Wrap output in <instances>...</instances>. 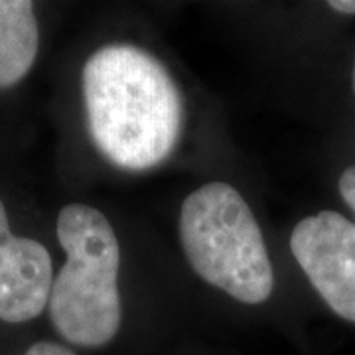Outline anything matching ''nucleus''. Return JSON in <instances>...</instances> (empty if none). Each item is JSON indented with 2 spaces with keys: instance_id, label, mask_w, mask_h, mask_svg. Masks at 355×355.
I'll return each mask as SVG.
<instances>
[{
  "instance_id": "f257e3e1",
  "label": "nucleus",
  "mask_w": 355,
  "mask_h": 355,
  "mask_svg": "<svg viewBox=\"0 0 355 355\" xmlns=\"http://www.w3.org/2000/svg\"><path fill=\"white\" fill-rule=\"evenodd\" d=\"M87 137L105 164L123 174H148L180 148L188 105L176 76L150 48L111 40L81 67Z\"/></svg>"
},
{
  "instance_id": "f03ea898",
  "label": "nucleus",
  "mask_w": 355,
  "mask_h": 355,
  "mask_svg": "<svg viewBox=\"0 0 355 355\" xmlns=\"http://www.w3.org/2000/svg\"><path fill=\"white\" fill-rule=\"evenodd\" d=\"M55 235L65 263L53 277L48 312L65 345L103 352L123 338V247L111 219L89 203L60 209Z\"/></svg>"
},
{
  "instance_id": "7ed1b4c3",
  "label": "nucleus",
  "mask_w": 355,
  "mask_h": 355,
  "mask_svg": "<svg viewBox=\"0 0 355 355\" xmlns=\"http://www.w3.org/2000/svg\"><path fill=\"white\" fill-rule=\"evenodd\" d=\"M178 241L200 279L243 306H261L275 292L265 233L247 198L223 180L205 182L182 200Z\"/></svg>"
},
{
  "instance_id": "20e7f679",
  "label": "nucleus",
  "mask_w": 355,
  "mask_h": 355,
  "mask_svg": "<svg viewBox=\"0 0 355 355\" xmlns=\"http://www.w3.org/2000/svg\"><path fill=\"white\" fill-rule=\"evenodd\" d=\"M291 253L312 288L336 316L355 324V223L338 211L302 217L291 233Z\"/></svg>"
},
{
  "instance_id": "39448f33",
  "label": "nucleus",
  "mask_w": 355,
  "mask_h": 355,
  "mask_svg": "<svg viewBox=\"0 0 355 355\" xmlns=\"http://www.w3.org/2000/svg\"><path fill=\"white\" fill-rule=\"evenodd\" d=\"M53 277L50 251L36 239L14 233L0 200V322L36 320L48 308Z\"/></svg>"
},
{
  "instance_id": "423d86ee",
  "label": "nucleus",
  "mask_w": 355,
  "mask_h": 355,
  "mask_svg": "<svg viewBox=\"0 0 355 355\" xmlns=\"http://www.w3.org/2000/svg\"><path fill=\"white\" fill-rule=\"evenodd\" d=\"M40 51V26L28 0H0V89L20 83Z\"/></svg>"
},
{
  "instance_id": "0eeeda50",
  "label": "nucleus",
  "mask_w": 355,
  "mask_h": 355,
  "mask_svg": "<svg viewBox=\"0 0 355 355\" xmlns=\"http://www.w3.org/2000/svg\"><path fill=\"white\" fill-rule=\"evenodd\" d=\"M20 355H79L77 349L65 345L64 342H51V340H40L28 345Z\"/></svg>"
},
{
  "instance_id": "6e6552de",
  "label": "nucleus",
  "mask_w": 355,
  "mask_h": 355,
  "mask_svg": "<svg viewBox=\"0 0 355 355\" xmlns=\"http://www.w3.org/2000/svg\"><path fill=\"white\" fill-rule=\"evenodd\" d=\"M338 188H340L343 203L354 211L355 216V166H349L343 170L340 182H338Z\"/></svg>"
},
{
  "instance_id": "1a4fd4ad",
  "label": "nucleus",
  "mask_w": 355,
  "mask_h": 355,
  "mask_svg": "<svg viewBox=\"0 0 355 355\" xmlns=\"http://www.w3.org/2000/svg\"><path fill=\"white\" fill-rule=\"evenodd\" d=\"M328 8L343 16H355V0H331L328 2Z\"/></svg>"
},
{
  "instance_id": "9d476101",
  "label": "nucleus",
  "mask_w": 355,
  "mask_h": 355,
  "mask_svg": "<svg viewBox=\"0 0 355 355\" xmlns=\"http://www.w3.org/2000/svg\"><path fill=\"white\" fill-rule=\"evenodd\" d=\"M352 87H354V97H355V58H354V69H352Z\"/></svg>"
}]
</instances>
